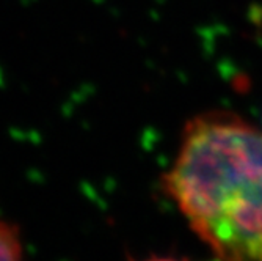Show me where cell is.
I'll return each instance as SVG.
<instances>
[{"mask_svg":"<svg viewBox=\"0 0 262 261\" xmlns=\"http://www.w3.org/2000/svg\"><path fill=\"white\" fill-rule=\"evenodd\" d=\"M22 256V241L19 228L0 219V259L14 261Z\"/></svg>","mask_w":262,"mask_h":261,"instance_id":"7a4b0ae2","label":"cell"},{"mask_svg":"<svg viewBox=\"0 0 262 261\" xmlns=\"http://www.w3.org/2000/svg\"><path fill=\"white\" fill-rule=\"evenodd\" d=\"M162 189L223 259L262 261V131L226 110L184 126Z\"/></svg>","mask_w":262,"mask_h":261,"instance_id":"6da1fadb","label":"cell"}]
</instances>
